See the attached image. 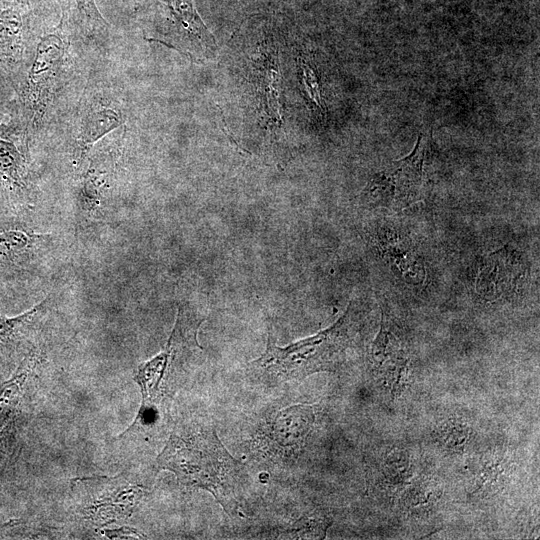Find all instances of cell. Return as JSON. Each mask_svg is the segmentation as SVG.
<instances>
[{"label":"cell","instance_id":"obj_1","mask_svg":"<svg viewBox=\"0 0 540 540\" xmlns=\"http://www.w3.org/2000/svg\"><path fill=\"white\" fill-rule=\"evenodd\" d=\"M236 464L213 430L190 439L171 435L157 458L158 468L173 472L182 485L206 489L217 499Z\"/></svg>","mask_w":540,"mask_h":540},{"label":"cell","instance_id":"obj_2","mask_svg":"<svg viewBox=\"0 0 540 540\" xmlns=\"http://www.w3.org/2000/svg\"><path fill=\"white\" fill-rule=\"evenodd\" d=\"M347 313L330 328L284 348L268 339L265 353L251 364L272 377L301 380L319 371L333 369L348 344Z\"/></svg>","mask_w":540,"mask_h":540},{"label":"cell","instance_id":"obj_3","mask_svg":"<svg viewBox=\"0 0 540 540\" xmlns=\"http://www.w3.org/2000/svg\"><path fill=\"white\" fill-rule=\"evenodd\" d=\"M60 28L39 39L27 74L17 89L16 112L28 131L42 124L59 86L67 51Z\"/></svg>","mask_w":540,"mask_h":540},{"label":"cell","instance_id":"obj_4","mask_svg":"<svg viewBox=\"0 0 540 540\" xmlns=\"http://www.w3.org/2000/svg\"><path fill=\"white\" fill-rule=\"evenodd\" d=\"M31 44L27 0H0V79L16 90L24 78Z\"/></svg>","mask_w":540,"mask_h":540},{"label":"cell","instance_id":"obj_5","mask_svg":"<svg viewBox=\"0 0 540 540\" xmlns=\"http://www.w3.org/2000/svg\"><path fill=\"white\" fill-rule=\"evenodd\" d=\"M28 140V128L16 111L0 123V191L6 195L29 198L33 191Z\"/></svg>","mask_w":540,"mask_h":540},{"label":"cell","instance_id":"obj_6","mask_svg":"<svg viewBox=\"0 0 540 540\" xmlns=\"http://www.w3.org/2000/svg\"><path fill=\"white\" fill-rule=\"evenodd\" d=\"M426 139L420 134L413 151L405 158L394 161L378 173L369 186V192L396 202L416 198L424 181L423 163Z\"/></svg>","mask_w":540,"mask_h":540},{"label":"cell","instance_id":"obj_7","mask_svg":"<svg viewBox=\"0 0 540 540\" xmlns=\"http://www.w3.org/2000/svg\"><path fill=\"white\" fill-rule=\"evenodd\" d=\"M114 172V159L108 154H98L90 161L75 190L77 224L90 225L100 221Z\"/></svg>","mask_w":540,"mask_h":540},{"label":"cell","instance_id":"obj_8","mask_svg":"<svg viewBox=\"0 0 540 540\" xmlns=\"http://www.w3.org/2000/svg\"><path fill=\"white\" fill-rule=\"evenodd\" d=\"M119 109L102 102H94L83 114L75 139L74 159L79 165L93 145L123 124Z\"/></svg>","mask_w":540,"mask_h":540},{"label":"cell","instance_id":"obj_9","mask_svg":"<svg viewBox=\"0 0 540 540\" xmlns=\"http://www.w3.org/2000/svg\"><path fill=\"white\" fill-rule=\"evenodd\" d=\"M171 16L174 30L168 44L193 57L202 48L208 32L193 7L192 0H158Z\"/></svg>","mask_w":540,"mask_h":540},{"label":"cell","instance_id":"obj_10","mask_svg":"<svg viewBox=\"0 0 540 540\" xmlns=\"http://www.w3.org/2000/svg\"><path fill=\"white\" fill-rule=\"evenodd\" d=\"M372 361L393 393H398L408 383V359L402 356L395 337L384 329L374 341Z\"/></svg>","mask_w":540,"mask_h":540},{"label":"cell","instance_id":"obj_11","mask_svg":"<svg viewBox=\"0 0 540 540\" xmlns=\"http://www.w3.org/2000/svg\"><path fill=\"white\" fill-rule=\"evenodd\" d=\"M313 420L312 407H290L276 415L271 424V435L280 445L288 447L301 445Z\"/></svg>","mask_w":540,"mask_h":540},{"label":"cell","instance_id":"obj_12","mask_svg":"<svg viewBox=\"0 0 540 540\" xmlns=\"http://www.w3.org/2000/svg\"><path fill=\"white\" fill-rule=\"evenodd\" d=\"M170 353L171 351L166 348L165 351L138 366L134 379L141 388L143 401L137 418L150 410L152 401L157 396L158 387L163 377Z\"/></svg>","mask_w":540,"mask_h":540},{"label":"cell","instance_id":"obj_13","mask_svg":"<svg viewBox=\"0 0 540 540\" xmlns=\"http://www.w3.org/2000/svg\"><path fill=\"white\" fill-rule=\"evenodd\" d=\"M408 455L399 450H393L382 460L381 484L387 492L393 494L408 484L412 476Z\"/></svg>","mask_w":540,"mask_h":540},{"label":"cell","instance_id":"obj_14","mask_svg":"<svg viewBox=\"0 0 540 540\" xmlns=\"http://www.w3.org/2000/svg\"><path fill=\"white\" fill-rule=\"evenodd\" d=\"M511 462L503 454H488L483 460L477 476L475 492H493L499 484H503Z\"/></svg>","mask_w":540,"mask_h":540},{"label":"cell","instance_id":"obj_15","mask_svg":"<svg viewBox=\"0 0 540 540\" xmlns=\"http://www.w3.org/2000/svg\"><path fill=\"white\" fill-rule=\"evenodd\" d=\"M36 241V235L19 229L0 231V262L24 253Z\"/></svg>","mask_w":540,"mask_h":540},{"label":"cell","instance_id":"obj_16","mask_svg":"<svg viewBox=\"0 0 540 540\" xmlns=\"http://www.w3.org/2000/svg\"><path fill=\"white\" fill-rule=\"evenodd\" d=\"M438 434L445 446L454 451H462L469 439L470 430L463 422L450 419L439 427Z\"/></svg>","mask_w":540,"mask_h":540},{"label":"cell","instance_id":"obj_17","mask_svg":"<svg viewBox=\"0 0 540 540\" xmlns=\"http://www.w3.org/2000/svg\"><path fill=\"white\" fill-rule=\"evenodd\" d=\"M330 525V520L326 516L309 515L297 521L292 528V534L300 538L323 539L326 530Z\"/></svg>","mask_w":540,"mask_h":540},{"label":"cell","instance_id":"obj_18","mask_svg":"<svg viewBox=\"0 0 540 540\" xmlns=\"http://www.w3.org/2000/svg\"><path fill=\"white\" fill-rule=\"evenodd\" d=\"M299 67L304 89L307 93L309 101L319 112H322L324 110V106L321 98L318 78L313 67L303 59L299 60Z\"/></svg>","mask_w":540,"mask_h":540},{"label":"cell","instance_id":"obj_19","mask_svg":"<svg viewBox=\"0 0 540 540\" xmlns=\"http://www.w3.org/2000/svg\"><path fill=\"white\" fill-rule=\"evenodd\" d=\"M46 301L35 306L30 311L14 317V318H0V340L9 337L17 328L30 322L42 309Z\"/></svg>","mask_w":540,"mask_h":540},{"label":"cell","instance_id":"obj_20","mask_svg":"<svg viewBox=\"0 0 540 540\" xmlns=\"http://www.w3.org/2000/svg\"><path fill=\"white\" fill-rule=\"evenodd\" d=\"M77 8L83 18L92 27H106L108 24L99 12L95 0H75Z\"/></svg>","mask_w":540,"mask_h":540},{"label":"cell","instance_id":"obj_21","mask_svg":"<svg viewBox=\"0 0 540 540\" xmlns=\"http://www.w3.org/2000/svg\"><path fill=\"white\" fill-rule=\"evenodd\" d=\"M24 378L25 373L17 374L13 379L0 386V414L12 404Z\"/></svg>","mask_w":540,"mask_h":540},{"label":"cell","instance_id":"obj_22","mask_svg":"<svg viewBox=\"0 0 540 540\" xmlns=\"http://www.w3.org/2000/svg\"><path fill=\"white\" fill-rule=\"evenodd\" d=\"M16 109V101H12L11 103L0 101V123L7 120Z\"/></svg>","mask_w":540,"mask_h":540}]
</instances>
